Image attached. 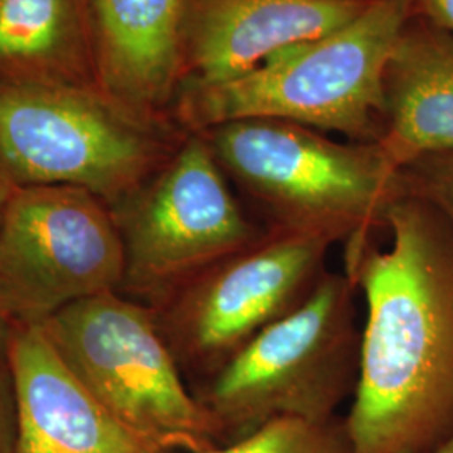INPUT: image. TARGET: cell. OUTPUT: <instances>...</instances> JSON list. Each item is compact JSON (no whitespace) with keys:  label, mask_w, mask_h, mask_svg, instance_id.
<instances>
[{"label":"cell","mask_w":453,"mask_h":453,"mask_svg":"<svg viewBox=\"0 0 453 453\" xmlns=\"http://www.w3.org/2000/svg\"><path fill=\"white\" fill-rule=\"evenodd\" d=\"M385 228L346 257L366 318L344 434L351 453H420L453 421V249L406 188Z\"/></svg>","instance_id":"6da1fadb"},{"label":"cell","mask_w":453,"mask_h":453,"mask_svg":"<svg viewBox=\"0 0 453 453\" xmlns=\"http://www.w3.org/2000/svg\"><path fill=\"white\" fill-rule=\"evenodd\" d=\"M411 0H372L361 16L321 39L288 49L230 81H183L180 121L194 133L242 119H277L357 143L385 131V73Z\"/></svg>","instance_id":"7a4b0ae2"},{"label":"cell","mask_w":453,"mask_h":453,"mask_svg":"<svg viewBox=\"0 0 453 453\" xmlns=\"http://www.w3.org/2000/svg\"><path fill=\"white\" fill-rule=\"evenodd\" d=\"M228 179L271 217V226L346 241V257L383 228L405 192V172L380 143L336 142L277 119H242L200 133Z\"/></svg>","instance_id":"3957f363"},{"label":"cell","mask_w":453,"mask_h":453,"mask_svg":"<svg viewBox=\"0 0 453 453\" xmlns=\"http://www.w3.org/2000/svg\"><path fill=\"white\" fill-rule=\"evenodd\" d=\"M67 370L99 405L165 452L203 453L222 428L185 387L153 311L104 292L41 326Z\"/></svg>","instance_id":"277c9868"},{"label":"cell","mask_w":453,"mask_h":453,"mask_svg":"<svg viewBox=\"0 0 453 453\" xmlns=\"http://www.w3.org/2000/svg\"><path fill=\"white\" fill-rule=\"evenodd\" d=\"M166 158L155 123L106 93L0 80V168L17 187H78L114 207Z\"/></svg>","instance_id":"5b68a950"},{"label":"cell","mask_w":453,"mask_h":453,"mask_svg":"<svg viewBox=\"0 0 453 453\" xmlns=\"http://www.w3.org/2000/svg\"><path fill=\"white\" fill-rule=\"evenodd\" d=\"M355 282L326 274L308 297L217 370L207 402L222 432L243 435L275 418L327 421L355 389L359 336Z\"/></svg>","instance_id":"8992f818"},{"label":"cell","mask_w":453,"mask_h":453,"mask_svg":"<svg viewBox=\"0 0 453 453\" xmlns=\"http://www.w3.org/2000/svg\"><path fill=\"white\" fill-rule=\"evenodd\" d=\"M123 282L125 249L106 202L78 187H17L0 224L2 319L42 326Z\"/></svg>","instance_id":"52a82bcc"},{"label":"cell","mask_w":453,"mask_h":453,"mask_svg":"<svg viewBox=\"0 0 453 453\" xmlns=\"http://www.w3.org/2000/svg\"><path fill=\"white\" fill-rule=\"evenodd\" d=\"M131 292L172 297L196 275L260 239L196 133L133 194L111 207Z\"/></svg>","instance_id":"ba28073f"},{"label":"cell","mask_w":453,"mask_h":453,"mask_svg":"<svg viewBox=\"0 0 453 453\" xmlns=\"http://www.w3.org/2000/svg\"><path fill=\"white\" fill-rule=\"evenodd\" d=\"M334 242L271 226L256 242L172 296L163 331L175 357L220 370L262 329L297 308L323 277Z\"/></svg>","instance_id":"9c48e42d"},{"label":"cell","mask_w":453,"mask_h":453,"mask_svg":"<svg viewBox=\"0 0 453 453\" xmlns=\"http://www.w3.org/2000/svg\"><path fill=\"white\" fill-rule=\"evenodd\" d=\"M372 0H188L183 81H230L288 49L334 33ZM181 81V82H183Z\"/></svg>","instance_id":"30bf717a"},{"label":"cell","mask_w":453,"mask_h":453,"mask_svg":"<svg viewBox=\"0 0 453 453\" xmlns=\"http://www.w3.org/2000/svg\"><path fill=\"white\" fill-rule=\"evenodd\" d=\"M7 363L16 387L12 453H166L97 403L41 326H12Z\"/></svg>","instance_id":"8fae6325"},{"label":"cell","mask_w":453,"mask_h":453,"mask_svg":"<svg viewBox=\"0 0 453 453\" xmlns=\"http://www.w3.org/2000/svg\"><path fill=\"white\" fill-rule=\"evenodd\" d=\"M103 93L155 123L183 78L188 0H89Z\"/></svg>","instance_id":"7c38bea8"},{"label":"cell","mask_w":453,"mask_h":453,"mask_svg":"<svg viewBox=\"0 0 453 453\" xmlns=\"http://www.w3.org/2000/svg\"><path fill=\"white\" fill-rule=\"evenodd\" d=\"M378 143L400 170L453 151V37L418 14L406 22L387 65Z\"/></svg>","instance_id":"4fadbf2b"},{"label":"cell","mask_w":453,"mask_h":453,"mask_svg":"<svg viewBox=\"0 0 453 453\" xmlns=\"http://www.w3.org/2000/svg\"><path fill=\"white\" fill-rule=\"evenodd\" d=\"M95 73L89 0H0V80L89 86Z\"/></svg>","instance_id":"5bb4252c"},{"label":"cell","mask_w":453,"mask_h":453,"mask_svg":"<svg viewBox=\"0 0 453 453\" xmlns=\"http://www.w3.org/2000/svg\"><path fill=\"white\" fill-rule=\"evenodd\" d=\"M203 453H351L346 434H336L327 421L275 418L224 449Z\"/></svg>","instance_id":"9a60e30c"},{"label":"cell","mask_w":453,"mask_h":453,"mask_svg":"<svg viewBox=\"0 0 453 453\" xmlns=\"http://www.w3.org/2000/svg\"><path fill=\"white\" fill-rule=\"evenodd\" d=\"M16 417V387L7 363L0 365V453H12Z\"/></svg>","instance_id":"2e32d148"},{"label":"cell","mask_w":453,"mask_h":453,"mask_svg":"<svg viewBox=\"0 0 453 453\" xmlns=\"http://www.w3.org/2000/svg\"><path fill=\"white\" fill-rule=\"evenodd\" d=\"M415 14L437 24L453 37V0H411Z\"/></svg>","instance_id":"e0dca14e"},{"label":"cell","mask_w":453,"mask_h":453,"mask_svg":"<svg viewBox=\"0 0 453 453\" xmlns=\"http://www.w3.org/2000/svg\"><path fill=\"white\" fill-rule=\"evenodd\" d=\"M445 155L450 158V165L440 170L437 180L434 181V188L440 200H443V203H447L453 211V151H447Z\"/></svg>","instance_id":"ac0fdd59"},{"label":"cell","mask_w":453,"mask_h":453,"mask_svg":"<svg viewBox=\"0 0 453 453\" xmlns=\"http://www.w3.org/2000/svg\"><path fill=\"white\" fill-rule=\"evenodd\" d=\"M16 183L9 179V177L4 173V170L0 168V224H2L4 213H5V209H7V203H9L12 194L16 192Z\"/></svg>","instance_id":"d6986e66"},{"label":"cell","mask_w":453,"mask_h":453,"mask_svg":"<svg viewBox=\"0 0 453 453\" xmlns=\"http://www.w3.org/2000/svg\"><path fill=\"white\" fill-rule=\"evenodd\" d=\"M11 333H12V326L0 318V365H7Z\"/></svg>","instance_id":"ffe728a7"},{"label":"cell","mask_w":453,"mask_h":453,"mask_svg":"<svg viewBox=\"0 0 453 453\" xmlns=\"http://www.w3.org/2000/svg\"><path fill=\"white\" fill-rule=\"evenodd\" d=\"M428 453H453V428L452 432L447 435V438H443L437 447Z\"/></svg>","instance_id":"44dd1931"}]
</instances>
